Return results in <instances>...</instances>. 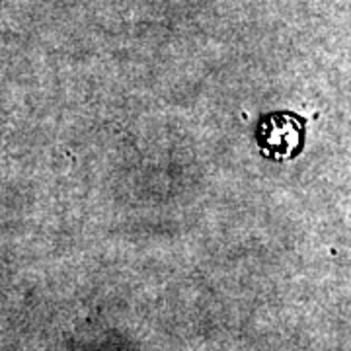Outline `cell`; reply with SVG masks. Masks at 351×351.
Masks as SVG:
<instances>
[{
  "label": "cell",
  "instance_id": "1",
  "mask_svg": "<svg viewBox=\"0 0 351 351\" xmlns=\"http://www.w3.org/2000/svg\"><path fill=\"white\" fill-rule=\"evenodd\" d=\"M304 117L293 112L262 115L254 133L262 156L271 162L295 160L304 149Z\"/></svg>",
  "mask_w": 351,
  "mask_h": 351
}]
</instances>
